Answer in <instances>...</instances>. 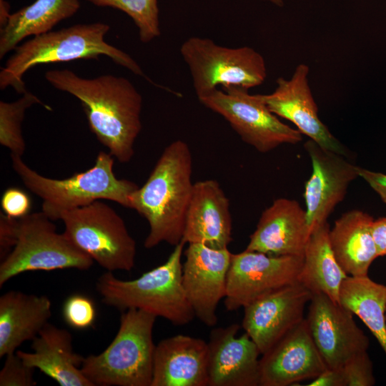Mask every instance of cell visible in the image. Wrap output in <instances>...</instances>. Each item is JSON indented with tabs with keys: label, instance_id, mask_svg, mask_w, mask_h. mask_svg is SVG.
Segmentation results:
<instances>
[{
	"label": "cell",
	"instance_id": "6da1fadb",
	"mask_svg": "<svg viewBox=\"0 0 386 386\" xmlns=\"http://www.w3.org/2000/svg\"><path fill=\"white\" fill-rule=\"evenodd\" d=\"M45 79L80 101L91 132L114 159H132L142 130V96L129 79L111 74L87 79L69 69L49 70Z\"/></svg>",
	"mask_w": 386,
	"mask_h": 386
},
{
	"label": "cell",
	"instance_id": "52a82bcc",
	"mask_svg": "<svg viewBox=\"0 0 386 386\" xmlns=\"http://www.w3.org/2000/svg\"><path fill=\"white\" fill-rule=\"evenodd\" d=\"M53 222L42 211L19 219L16 243L0 264V287L26 272L90 269L94 260Z\"/></svg>",
	"mask_w": 386,
	"mask_h": 386
},
{
	"label": "cell",
	"instance_id": "d590c367",
	"mask_svg": "<svg viewBox=\"0 0 386 386\" xmlns=\"http://www.w3.org/2000/svg\"><path fill=\"white\" fill-rule=\"evenodd\" d=\"M309 386H345L341 368H327L315 379L307 384Z\"/></svg>",
	"mask_w": 386,
	"mask_h": 386
},
{
	"label": "cell",
	"instance_id": "f546056e",
	"mask_svg": "<svg viewBox=\"0 0 386 386\" xmlns=\"http://www.w3.org/2000/svg\"><path fill=\"white\" fill-rule=\"evenodd\" d=\"M96 315L93 301L84 295H73L66 300L63 306L65 322L75 329L82 330L92 326Z\"/></svg>",
	"mask_w": 386,
	"mask_h": 386
},
{
	"label": "cell",
	"instance_id": "44dd1931",
	"mask_svg": "<svg viewBox=\"0 0 386 386\" xmlns=\"http://www.w3.org/2000/svg\"><path fill=\"white\" fill-rule=\"evenodd\" d=\"M208 345L202 339L177 335L155 347L151 386H207Z\"/></svg>",
	"mask_w": 386,
	"mask_h": 386
},
{
	"label": "cell",
	"instance_id": "d6a6232c",
	"mask_svg": "<svg viewBox=\"0 0 386 386\" xmlns=\"http://www.w3.org/2000/svg\"><path fill=\"white\" fill-rule=\"evenodd\" d=\"M1 206L6 215L20 219L30 213L32 204L27 193L20 188L12 187L4 192Z\"/></svg>",
	"mask_w": 386,
	"mask_h": 386
},
{
	"label": "cell",
	"instance_id": "5bb4252c",
	"mask_svg": "<svg viewBox=\"0 0 386 386\" xmlns=\"http://www.w3.org/2000/svg\"><path fill=\"white\" fill-rule=\"evenodd\" d=\"M312 293L296 282L274 290L247 305L242 326L261 355L305 318Z\"/></svg>",
	"mask_w": 386,
	"mask_h": 386
},
{
	"label": "cell",
	"instance_id": "9a60e30c",
	"mask_svg": "<svg viewBox=\"0 0 386 386\" xmlns=\"http://www.w3.org/2000/svg\"><path fill=\"white\" fill-rule=\"evenodd\" d=\"M309 74V66L300 64L290 79L278 78L275 89L270 94H259V97L272 113L293 123L302 134L321 147L348 157L347 148L319 117Z\"/></svg>",
	"mask_w": 386,
	"mask_h": 386
},
{
	"label": "cell",
	"instance_id": "7a4b0ae2",
	"mask_svg": "<svg viewBox=\"0 0 386 386\" xmlns=\"http://www.w3.org/2000/svg\"><path fill=\"white\" fill-rule=\"evenodd\" d=\"M192 156L187 142L178 139L162 152L145 183L130 197L129 208L148 222L144 246L162 242L176 246L182 241L194 182Z\"/></svg>",
	"mask_w": 386,
	"mask_h": 386
},
{
	"label": "cell",
	"instance_id": "5b68a950",
	"mask_svg": "<svg viewBox=\"0 0 386 386\" xmlns=\"http://www.w3.org/2000/svg\"><path fill=\"white\" fill-rule=\"evenodd\" d=\"M186 243L182 241L165 262L142 274L124 280L107 272L97 279L96 287L104 304L121 310L135 308L166 319L175 326H184L195 317L182 284V256Z\"/></svg>",
	"mask_w": 386,
	"mask_h": 386
},
{
	"label": "cell",
	"instance_id": "2e32d148",
	"mask_svg": "<svg viewBox=\"0 0 386 386\" xmlns=\"http://www.w3.org/2000/svg\"><path fill=\"white\" fill-rule=\"evenodd\" d=\"M304 147L312 162V174L305 184L304 199L311 231L327 222L345 198L350 183L359 177L348 157L325 149L309 139Z\"/></svg>",
	"mask_w": 386,
	"mask_h": 386
},
{
	"label": "cell",
	"instance_id": "f1b7e54d",
	"mask_svg": "<svg viewBox=\"0 0 386 386\" xmlns=\"http://www.w3.org/2000/svg\"><path fill=\"white\" fill-rule=\"evenodd\" d=\"M102 7H112L127 14L138 29L142 43L159 36V11L157 0H86Z\"/></svg>",
	"mask_w": 386,
	"mask_h": 386
},
{
	"label": "cell",
	"instance_id": "1f68e13d",
	"mask_svg": "<svg viewBox=\"0 0 386 386\" xmlns=\"http://www.w3.org/2000/svg\"><path fill=\"white\" fill-rule=\"evenodd\" d=\"M34 370L16 352L9 354L0 371V386H34Z\"/></svg>",
	"mask_w": 386,
	"mask_h": 386
},
{
	"label": "cell",
	"instance_id": "4dcf8cb0",
	"mask_svg": "<svg viewBox=\"0 0 386 386\" xmlns=\"http://www.w3.org/2000/svg\"><path fill=\"white\" fill-rule=\"evenodd\" d=\"M341 370L345 386H372L375 384L372 362L367 351L352 357Z\"/></svg>",
	"mask_w": 386,
	"mask_h": 386
},
{
	"label": "cell",
	"instance_id": "836d02e7",
	"mask_svg": "<svg viewBox=\"0 0 386 386\" xmlns=\"http://www.w3.org/2000/svg\"><path fill=\"white\" fill-rule=\"evenodd\" d=\"M19 219L0 213V257L4 259L14 247L18 236Z\"/></svg>",
	"mask_w": 386,
	"mask_h": 386
},
{
	"label": "cell",
	"instance_id": "603a6c76",
	"mask_svg": "<svg viewBox=\"0 0 386 386\" xmlns=\"http://www.w3.org/2000/svg\"><path fill=\"white\" fill-rule=\"evenodd\" d=\"M51 302L45 295L11 290L0 297V357L33 340L49 323Z\"/></svg>",
	"mask_w": 386,
	"mask_h": 386
},
{
	"label": "cell",
	"instance_id": "484cf974",
	"mask_svg": "<svg viewBox=\"0 0 386 386\" xmlns=\"http://www.w3.org/2000/svg\"><path fill=\"white\" fill-rule=\"evenodd\" d=\"M79 8V0H36L11 14L7 24L0 29V58L14 50L25 38L50 31Z\"/></svg>",
	"mask_w": 386,
	"mask_h": 386
},
{
	"label": "cell",
	"instance_id": "7c38bea8",
	"mask_svg": "<svg viewBox=\"0 0 386 386\" xmlns=\"http://www.w3.org/2000/svg\"><path fill=\"white\" fill-rule=\"evenodd\" d=\"M305 317L312 338L330 369H340L359 352L367 351L369 339L354 314L323 294H315Z\"/></svg>",
	"mask_w": 386,
	"mask_h": 386
},
{
	"label": "cell",
	"instance_id": "ffe728a7",
	"mask_svg": "<svg viewBox=\"0 0 386 386\" xmlns=\"http://www.w3.org/2000/svg\"><path fill=\"white\" fill-rule=\"evenodd\" d=\"M232 230L229 202L217 181L194 182L182 241L215 249L228 248L232 240Z\"/></svg>",
	"mask_w": 386,
	"mask_h": 386
},
{
	"label": "cell",
	"instance_id": "8fae6325",
	"mask_svg": "<svg viewBox=\"0 0 386 386\" xmlns=\"http://www.w3.org/2000/svg\"><path fill=\"white\" fill-rule=\"evenodd\" d=\"M303 256H275L244 249L232 254L224 306L234 311L284 286L297 282Z\"/></svg>",
	"mask_w": 386,
	"mask_h": 386
},
{
	"label": "cell",
	"instance_id": "9c48e42d",
	"mask_svg": "<svg viewBox=\"0 0 386 386\" xmlns=\"http://www.w3.org/2000/svg\"><path fill=\"white\" fill-rule=\"evenodd\" d=\"M60 219L65 235L107 271L132 269L136 241L112 207L96 200L64 212Z\"/></svg>",
	"mask_w": 386,
	"mask_h": 386
},
{
	"label": "cell",
	"instance_id": "d4e9b609",
	"mask_svg": "<svg viewBox=\"0 0 386 386\" xmlns=\"http://www.w3.org/2000/svg\"><path fill=\"white\" fill-rule=\"evenodd\" d=\"M330 229L327 222L311 231L297 282L312 295L323 294L340 303V287L348 275L332 252L329 241Z\"/></svg>",
	"mask_w": 386,
	"mask_h": 386
},
{
	"label": "cell",
	"instance_id": "ba28073f",
	"mask_svg": "<svg viewBox=\"0 0 386 386\" xmlns=\"http://www.w3.org/2000/svg\"><path fill=\"white\" fill-rule=\"evenodd\" d=\"M180 53L197 98L219 86L249 89L262 84L267 76L264 57L249 46L229 48L192 36L182 43Z\"/></svg>",
	"mask_w": 386,
	"mask_h": 386
},
{
	"label": "cell",
	"instance_id": "d6986e66",
	"mask_svg": "<svg viewBox=\"0 0 386 386\" xmlns=\"http://www.w3.org/2000/svg\"><path fill=\"white\" fill-rule=\"evenodd\" d=\"M310 234L305 209L277 198L262 212L245 249L275 256H303Z\"/></svg>",
	"mask_w": 386,
	"mask_h": 386
},
{
	"label": "cell",
	"instance_id": "277c9868",
	"mask_svg": "<svg viewBox=\"0 0 386 386\" xmlns=\"http://www.w3.org/2000/svg\"><path fill=\"white\" fill-rule=\"evenodd\" d=\"M11 158L14 172L26 187L42 199L41 211L53 221L60 219L66 212L96 200H109L129 208L130 197L139 187L116 177L114 157L109 152H99L91 168L62 179L39 174L20 156L11 154Z\"/></svg>",
	"mask_w": 386,
	"mask_h": 386
},
{
	"label": "cell",
	"instance_id": "cb8c5ba5",
	"mask_svg": "<svg viewBox=\"0 0 386 386\" xmlns=\"http://www.w3.org/2000/svg\"><path fill=\"white\" fill-rule=\"evenodd\" d=\"M373 217L368 213L352 209L345 212L329 232V241L335 257L348 276L368 274L378 257L372 235Z\"/></svg>",
	"mask_w": 386,
	"mask_h": 386
},
{
	"label": "cell",
	"instance_id": "ac0fdd59",
	"mask_svg": "<svg viewBox=\"0 0 386 386\" xmlns=\"http://www.w3.org/2000/svg\"><path fill=\"white\" fill-rule=\"evenodd\" d=\"M240 326L214 328L208 345V386L259 385L257 346L247 332L237 337Z\"/></svg>",
	"mask_w": 386,
	"mask_h": 386
},
{
	"label": "cell",
	"instance_id": "f35d334b",
	"mask_svg": "<svg viewBox=\"0 0 386 386\" xmlns=\"http://www.w3.org/2000/svg\"><path fill=\"white\" fill-rule=\"evenodd\" d=\"M262 1L269 2L272 4L273 5L278 7H282L284 4V0H262Z\"/></svg>",
	"mask_w": 386,
	"mask_h": 386
},
{
	"label": "cell",
	"instance_id": "83f0119b",
	"mask_svg": "<svg viewBox=\"0 0 386 386\" xmlns=\"http://www.w3.org/2000/svg\"><path fill=\"white\" fill-rule=\"evenodd\" d=\"M36 104H43L36 95L27 91L16 101L0 102V144L9 149L11 154L22 157L24 153L22 122L26 111Z\"/></svg>",
	"mask_w": 386,
	"mask_h": 386
},
{
	"label": "cell",
	"instance_id": "74e56055",
	"mask_svg": "<svg viewBox=\"0 0 386 386\" xmlns=\"http://www.w3.org/2000/svg\"><path fill=\"white\" fill-rule=\"evenodd\" d=\"M10 6L5 0H0V29L3 28L8 22L11 16L9 12Z\"/></svg>",
	"mask_w": 386,
	"mask_h": 386
},
{
	"label": "cell",
	"instance_id": "e575fe53",
	"mask_svg": "<svg viewBox=\"0 0 386 386\" xmlns=\"http://www.w3.org/2000/svg\"><path fill=\"white\" fill-rule=\"evenodd\" d=\"M360 177L362 178L386 204V174L357 167Z\"/></svg>",
	"mask_w": 386,
	"mask_h": 386
},
{
	"label": "cell",
	"instance_id": "8992f818",
	"mask_svg": "<svg viewBox=\"0 0 386 386\" xmlns=\"http://www.w3.org/2000/svg\"><path fill=\"white\" fill-rule=\"evenodd\" d=\"M156 318L139 309L122 312L119 330L109 345L83 360L81 370L94 386H151Z\"/></svg>",
	"mask_w": 386,
	"mask_h": 386
},
{
	"label": "cell",
	"instance_id": "4316f807",
	"mask_svg": "<svg viewBox=\"0 0 386 386\" xmlns=\"http://www.w3.org/2000/svg\"><path fill=\"white\" fill-rule=\"evenodd\" d=\"M340 303L362 320L386 355V285L367 275L347 276L340 287Z\"/></svg>",
	"mask_w": 386,
	"mask_h": 386
},
{
	"label": "cell",
	"instance_id": "3957f363",
	"mask_svg": "<svg viewBox=\"0 0 386 386\" xmlns=\"http://www.w3.org/2000/svg\"><path fill=\"white\" fill-rule=\"evenodd\" d=\"M109 24L96 22L75 24L33 36L19 45L0 71V89L13 87L18 93L26 91L24 74L40 64L78 59L110 58L133 74L145 76L139 64L128 54L108 44L104 36Z\"/></svg>",
	"mask_w": 386,
	"mask_h": 386
},
{
	"label": "cell",
	"instance_id": "30bf717a",
	"mask_svg": "<svg viewBox=\"0 0 386 386\" xmlns=\"http://www.w3.org/2000/svg\"><path fill=\"white\" fill-rule=\"evenodd\" d=\"M242 87L216 89L198 98L207 108L222 116L246 144L260 153L282 144H297L302 134L281 122L272 113L259 94Z\"/></svg>",
	"mask_w": 386,
	"mask_h": 386
},
{
	"label": "cell",
	"instance_id": "7402d4cb",
	"mask_svg": "<svg viewBox=\"0 0 386 386\" xmlns=\"http://www.w3.org/2000/svg\"><path fill=\"white\" fill-rule=\"evenodd\" d=\"M31 352L16 350L29 366L61 386H94L81 370L84 357L73 350L71 333L48 323L32 340Z\"/></svg>",
	"mask_w": 386,
	"mask_h": 386
},
{
	"label": "cell",
	"instance_id": "e0dca14e",
	"mask_svg": "<svg viewBox=\"0 0 386 386\" xmlns=\"http://www.w3.org/2000/svg\"><path fill=\"white\" fill-rule=\"evenodd\" d=\"M259 360V386H288L314 380L328 367L318 351L305 318Z\"/></svg>",
	"mask_w": 386,
	"mask_h": 386
},
{
	"label": "cell",
	"instance_id": "4fadbf2b",
	"mask_svg": "<svg viewBox=\"0 0 386 386\" xmlns=\"http://www.w3.org/2000/svg\"><path fill=\"white\" fill-rule=\"evenodd\" d=\"M184 255L182 284L187 297L195 317L207 327L215 326L217 306L226 296L232 253L228 248L215 249L190 243Z\"/></svg>",
	"mask_w": 386,
	"mask_h": 386
},
{
	"label": "cell",
	"instance_id": "8d00e7d4",
	"mask_svg": "<svg viewBox=\"0 0 386 386\" xmlns=\"http://www.w3.org/2000/svg\"><path fill=\"white\" fill-rule=\"evenodd\" d=\"M372 230L378 257L386 256V217L374 219Z\"/></svg>",
	"mask_w": 386,
	"mask_h": 386
}]
</instances>
